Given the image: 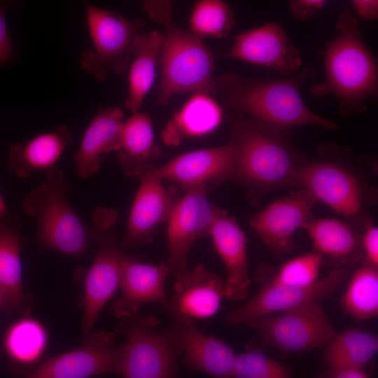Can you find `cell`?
Returning <instances> with one entry per match:
<instances>
[{
  "mask_svg": "<svg viewBox=\"0 0 378 378\" xmlns=\"http://www.w3.org/2000/svg\"><path fill=\"white\" fill-rule=\"evenodd\" d=\"M86 22L92 50H85L80 66L99 81L110 71L124 74L132 59L135 36L144 23L140 19H127L113 10L85 3Z\"/></svg>",
  "mask_w": 378,
  "mask_h": 378,
  "instance_id": "obj_9",
  "label": "cell"
},
{
  "mask_svg": "<svg viewBox=\"0 0 378 378\" xmlns=\"http://www.w3.org/2000/svg\"><path fill=\"white\" fill-rule=\"evenodd\" d=\"M316 74L311 66L278 78H243L229 73L215 79L214 94L233 113L279 127L316 125L336 130L337 123L312 111L302 97L301 88Z\"/></svg>",
  "mask_w": 378,
  "mask_h": 378,
  "instance_id": "obj_2",
  "label": "cell"
},
{
  "mask_svg": "<svg viewBox=\"0 0 378 378\" xmlns=\"http://www.w3.org/2000/svg\"><path fill=\"white\" fill-rule=\"evenodd\" d=\"M328 370L363 369L378 351V337L358 328L336 333L325 346Z\"/></svg>",
  "mask_w": 378,
  "mask_h": 378,
  "instance_id": "obj_28",
  "label": "cell"
},
{
  "mask_svg": "<svg viewBox=\"0 0 378 378\" xmlns=\"http://www.w3.org/2000/svg\"><path fill=\"white\" fill-rule=\"evenodd\" d=\"M44 173V180L25 197L24 211L36 219V237L42 248L80 257L88 248L91 227L72 208L69 202L72 188L63 172L55 167Z\"/></svg>",
  "mask_w": 378,
  "mask_h": 378,
  "instance_id": "obj_5",
  "label": "cell"
},
{
  "mask_svg": "<svg viewBox=\"0 0 378 378\" xmlns=\"http://www.w3.org/2000/svg\"><path fill=\"white\" fill-rule=\"evenodd\" d=\"M162 41L163 33L158 30L140 31L134 37L133 59L128 67V93L124 102L132 113L139 111L153 85Z\"/></svg>",
  "mask_w": 378,
  "mask_h": 378,
  "instance_id": "obj_26",
  "label": "cell"
},
{
  "mask_svg": "<svg viewBox=\"0 0 378 378\" xmlns=\"http://www.w3.org/2000/svg\"><path fill=\"white\" fill-rule=\"evenodd\" d=\"M172 1L147 0L141 7L147 16L163 27L158 64L161 79L157 104H167L181 93L214 94L215 58L202 38L180 28L173 18Z\"/></svg>",
  "mask_w": 378,
  "mask_h": 378,
  "instance_id": "obj_4",
  "label": "cell"
},
{
  "mask_svg": "<svg viewBox=\"0 0 378 378\" xmlns=\"http://www.w3.org/2000/svg\"><path fill=\"white\" fill-rule=\"evenodd\" d=\"M337 36L324 50V79L314 85L312 96L336 98L342 115L360 113L365 101L378 91L377 60L364 41L359 20L349 9L335 22Z\"/></svg>",
  "mask_w": 378,
  "mask_h": 378,
  "instance_id": "obj_3",
  "label": "cell"
},
{
  "mask_svg": "<svg viewBox=\"0 0 378 378\" xmlns=\"http://www.w3.org/2000/svg\"><path fill=\"white\" fill-rule=\"evenodd\" d=\"M326 4L324 0H293L288 6L293 18L304 22L315 18Z\"/></svg>",
  "mask_w": 378,
  "mask_h": 378,
  "instance_id": "obj_36",
  "label": "cell"
},
{
  "mask_svg": "<svg viewBox=\"0 0 378 378\" xmlns=\"http://www.w3.org/2000/svg\"><path fill=\"white\" fill-rule=\"evenodd\" d=\"M349 274L348 268H338L311 286L298 287L275 283L260 271L257 277L261 283L259 291L244 305L227 314V324L235 326L255 318L321 302L335 293Z\"/></svg>",
  "mask_w": 378,
  "mask_h": 378,
  "instance_id": "obj_11",
  "label": "cell"
},
{
  "mask_svg": "<svg viewBox=\"0 0 378 378\" xmlns=\"http://www.w3.org/2000/svg\"><path fill=\"white\" fill-rule=\"evenodd\" d=\"M21 239L16 228L0 226V289L10 311H26L27 296L22 284Z\"/></svg>",
  "mask_w": 378,
  "mask_h": 378,
  "instance_id": "obj_29",
  "label": "cell"
},
{
  "mask_svg": "<svg viewBox=\"0 0 378 378\" xmlns=\"http://www.w3.org/2000/svg\"><path fill=\"white\" fill-rule=\"evenodd\" d=\"M223 57L270 69L284 77L298 73L302 59L282 26L267 22L238 34Z\"/></svg>",
  "mask_w": 378,
  "mask_h": 378,
  "instance_id": "obj_15",
  "label": "cell"
},
{
  "mask_svg": "<svg viewBox=\"0 0 378 378\" xmlns=\"http://www.w3.org/2000/svg\"><path fill=\"white\" fill-rule=\"evenodd\" d=\"M322 257L316 252L294 258L279 268L270 278L275 283L290 286L304 287L318 279Z\"/></svg>",
  "mask_w": 378,
  "mask_h": 378,
  "instance_id": "obj_34",
  "label": "cell"
},
{
  "mask_svg": "<svg viewBox=\"0 0 378 378\" xmlns=\"http://www.w3.org/2000/svg\"><path fill=\"white\" fill-rule=\"evenodd\" d=\"M231 139L235 150L230 181L247 189L258 204L271 190L297 186V176L307 156L293 146L290 129L249 116L232 113Z\"/></svg>",
  "mask_w": 378,
  "mask_h": 378,
  "instance_id": "obj_1",
  "label": "cell"
},
{
  "mask_svg": "<svg viewBox=\"0 0 378 378\" xmlns=\"http://www.w3.org/2000/svg\"><path fill=\"white\" fill-rule=\"evenodd\" d=\"M0 310L10 311L6 298L1 289H0Z\"/></svg>",
  "mask_w": 378,
  "mask_h": 378,
  "instance_id": "obj_40",
  "label": "cell"
},
{
  "mask_svg": "<svg viewBox=\"0 0 378 378\" xmlns=\"http://www.w3.org/2000/svg\"><path fill=\"white\" fill-rule=\"evenodd\" d=\"M115 334L98 330L77 348L48 358L25 378H89L104 374L120 375L122 344Z\"/></svg>",
  "mask_w": 378,
  "mask_h": 378,
  "instance_id": "obj_12",
  "label": "cell"
},
{
  "mask_svg": "<svg viewBox=\"0 0 378 378\" xmlns=\"http://www.w3.org/2000/svg\"><path fill=\"white\" fill-rule=\"evenodd\" d=\"M141 258L139 255H130L125 262L119 288L121 295L111 307V314L118 318L139 313L144 304L164 305L169 300L164 290L170 274L166 263L142 262Z\"/></svg>",
  "mask_w": 378,
  "mask_h": 378,
  "instance_id": "obj_19",
  "label": "cell"
},
{
  "mask_svg": "<svg viewBox=\"0 0 378 378\" xmlns=\"http://www.w3.org/2000/svg\"><path fill=\"white\" fill-rule=\"evenodd\" d=\"M118 159L124 173L138 180L158 167L160 150L148 113L136 112L124 122Z\"/></svg>",
  "mask_w": 378,
  "mask_h": 378,
  "instance_id": "obj_23",
  "label": "cell"
},
{
  "mask_svg": "<svg viewBox=\"0 0 378 378\" xmlns=\"http://www.w3.org/2000/svg\"><path fill=\"white\" fill-rule=\"evenodd\" d=\"M316 252L341 262H354L361 255L360 236L349 223L337 218L310 219L303 227Z\"/></svg>",
  "mask_w": 378,
  "mask_h": 378,
  "instance_id": "obj_27",
  "label": "cell"
},
{
  "mask_svg": "<svg viewBox=\"0 0 378 378\" xmlns=\"http://www.w3.org/2000/svg\"><path fill=\"white\" fill-rule=\"evenodd\" d=\"M235 150L230 141L225 145L182 153L158 167L161 179L176 183L184 191L195 188L210 190L220 183L230 181Z\"/></svg>",
  "mask_w": 378,
  "mask_h": 378,
  "instance_id": "obj_18",
  "label": "cell"
},
{
  "mask_svg": "<svg viewBox=\"0 0 378 378\" xmlns=\"http://www.w3.org/2000/svg\"><path fill=\"white\" fill-rule=\"evenodd\" d=\"M316 378H370V374L363 369H346L331 371Z\"/></svg>",
  "mask_w": 378,
  "mask_h": 378,
  "instance_id": "obj_39",
  "label": "cell"
},
{
  "mask_svg": "<svg viewBox=\"0 0 378 378\" xmlns=\"http://www.w3.org/2000/svg\"><path fill=\"white\" fill-rule=\"evenodd\" d=\"M223 116L222 107L210 94L192 93L167 123L163 141L177 146L185 139L207 135L217 129Z\"/></svg>",
  "mask_w": 378,
  "mask_h": 378,
  "instance_id": "obj_25",
  "label": "cell"
},
{
  "mask_svg": "<svg viewBox=\"0 0 378 378\" xmlns=\"http://www.w3.org/2000/svg\"><path fill=\"white\" fill-rule=\"evenodd\" d=\"M174 294L163 305L192 319H206L220 309L225 298L224 283L202 264L174 275Z\"/></svg>",
  "mask_w": 378,
  "mask_h": 378,
  "instance_id": "obj_21",
  "label": "cell"
},
{
  "mask_svg": "<svg viewBox=\"0 0 378 378\" xmlns=\"http://www.w3.org/2000/svg\"><path fill=\"white\" fill-rule=\"evenodd\" d=\"M318 157H307L300 167L297 186L306 190L318 202L350 220L363 219L369 200L368 188L356 165L360 158L335 144L321 145Z\"/></svg>",
  "mask_w": 378,
  "mask_h": 378,
  "instance_id": "obj_6",
  "label": "cell"
},
{
  "mask_svg": "<svg viewBox=\"0 0 378 378\" xmlns=\"http://www.w3.org/2000/svg\"><path fill=\"white\" fill-rule=\"evenodd\" d=\"M10 4L9 1L0 3V66L9 62L14 52L13 41L6 20V10Z\"/></svg>",
  "mask_w": 378,
  "mask_h": 378,
  "instance_id": "obj_37",
  "label": "cell"
},
{
  "mask_svg": "<svg viewBox=\"0 0 378 378\" xmlns=\"http://www.w3.org/2000/svg\"><path fill=\"white\" fill-rule=\"evenodd\" d=\"M73 141L70 129L65 125L54 131L38 134L25 144L15 143L8 153L10 169L20 178H29L38 172L55 168L62 153Z\"/></svg>",
  "mask_w": 378,
  "mask_h": 378,
  "instance_id": "obj_24",
  "label": "cell"
},
{
  "mask_svg": "<svg viewBox=\"0 0 378 378\" xmlns=\"http://www.w3.org/2000/svg\"><path fill=\"white\" fill-rule=\"evenodd\" d=\"M227 271L225 298L241 300L248 296L251 284L247 259V237L235 218L219 207L209 235Z\"/></svg>",
  "mask_w": 378,
  "mask_h": 378,
  "instance_id": "obj_20",
  "label": "cell"
},
{
  "mask_svg": "<svg viewBox=\"0 0 378 378\" xmlns=\"http://www.w3.org/2000/svg\"><path fill=\"white\" fill-rule=\"evenodd\" d=\"M190 31L201 38L226 37L235 23L231 7L221 0L195 2L189 18Z\"/></svg>",
  "mask_w": 378,
  "mask_h": 378,
  "instance_id": "obj_32",
  "label": "cell"
},
{
  "mask_svg": "<svg viewBox=\"0 0 378 378\" xmlns=\"http://www.w3.org/2000/svg\"><path fill=\"white\" fill-rule=\"evenodd\" d=\"M352 7L358 17L366 20H377L378 18V1L353 0Z\"/></svg>",
  "mask_w": 378,
  "mask_h": 378,
  "instance_id": "obj_38",
  "label": "cell"
},
{
  "mask_svg": "<svg viewBox=\"0 0 378 378\" xmlns=\"http://www.w3.org/2000/svg\"><path fill=\"white\" fill-rule=\"evenodd\" d=\"M244 324L262 344L284 352H302L326 346L335 332L320 302L255 318Z\"/></svg>",
  "mask_w": 378,
  "mask_h": 378,
  "instance_id": "obj_10",
  "label": "cell"
},
{
  "mask_svg": "<svg viewBox=\"0 0 378 378\" xmlns=\"http://www.w3.org/2000/svg\"><path fill=\"white\" fill-rule=\"evenodd\" d=\"M117 219V211L112 209L99 206L93 212L91 240L97 244V251L85 278L81 300L83 342L90 336L102 310L119 289L123 267L130 256L115 239L113 227Z\"/></svg>",
  "mask_w": 378,
  "mask_h": 378,
  "instance_id": "obj_7",
  "label": "cell"
},
{
  "mask_svg": "<svg viewBox=\"0 0 378 378\" xmlns=\"http://www.w3.org/2000/svg\"><path fill=\"white\" fill-rule=\"evenodd\" d=\"M344 311L357 320L378 314L377 267L364 263L352 274L342 298Z\"/></svg>",
  "mask_w": 378,
  "mask_h": 378,
  "instance_id": "obj_31",
  "label": "cell"
},
{
  "mask_svg": "<svg viewBox=\"0 0 378 378\" xmlns=\"http://www.w3.org/2000/svg\"><path fill=\"white\" fill-rule=\"evenodd\" d=\"M360 250L365 264L378 266V228L368 223L360 236Z\"/></svg>",
  "mask_w": 378,
  "mask_h": 378,
  "instance_id": "obj_35",
  "label": "cell"
},
{
  "mask_svg": "<svg viewBox=\"0 0 378 378\" xmlns=\"http://www.w3.org/2000/svg\"><path fill=\"white\" fill-rule=\"evenodd\" d=\"M48 344V334L37 319L24 317L14 322L7 330L4 347L13 363L31 365L44 354Z\"/></svg>",
  "mask_w": 378,
  "mask_h": 378,
  "instance_id": "obj_30",
  "label": "cell"
},
{
  "mask_svg": "<svg viewBox=\"0 0 378 378\" xmlns=\"http://www.w3.org/2000/svg\"><path fill=\"white\" fill-rule=\"evenodd\" d=\"M6 211L5 202L0 195V218H3L6 214Z\"/></svg>",
  "mask_w": 378,
  "mask_h": 378,
  "instance_id": "obj_41",
  "label": "cell"
},
{
  "mask_svg": "<svg viewBox=\"0 0 378 378\" xmlns=\"http://www.w3.org/2000/svg\"><path fill=\"white\" fill-rule=\"evenodd\" d=\"M316 203L306 190L293 191L253 214L249 224L272 251L284 255L292 251L294 233L313 218Z\"/></svg>",
  "mask_w": 378,
  "mask_h": 378,
  "instance_id": "obj_17",
  "label": "cell"
},
{
  "mask_svg": "<svg viewBox=\"0 0 378 378\" xmlns=\"http://www.w3.org/2000/svg\"><path fill=\"white\" fill-rule=\"evenodd\" d=\"M173 318L164 329L184 366L214 378H234L237 354L223 340L203 333L194 319L167 308Z\"/></svg>",
  "mask_w": 378,
  "mask_h": 378,
  "instance_id": "obj_13",
  "label": "cell"
},
{
  "mask_svg": "<svg viewBox=\"0 0 378 378\" xmlns=\"http://www.w3.org/2000/svg\"><path fill=\"white\" fill-rule=\"evenodd\" d=\"M155 170L139 179L140 185L130 210L127 230L119 242L122 250L152 242L181 197L178 188L165 187Z\"/></svg>",
  "mask_w": 378,
  "mask_h": 378,
  "instance_id": "obj_16",
  "label": "cell"
},
{
  "mask_svg": "<svg viewBox=\"0 0 378 378\" xmlns=\"http://www.w3.org/2000/svg\"><path fill=\"white\" fill-rule=\"evenodd\" d=\"M208 192L202 188L185 191L167 221L166 265L173 276L187 268L195 241L209 235L219 206L209 201Z\"/></svg>",
  "mask_w": 378,
  "mask_h": 378,
  "instance_id": "obj_14",
  "label": "cell"
},
{
  "mask_svg": "<svg viewBox=\"0 0 378 378\" xmlns=\"http://www.w3.org/2000/svg\"><path fill=\"white\" fill-rule=\"evenodd\" d=\"M234 378H293L284 364L266 355L260 348L248 347L237 354Z\"/></svg>",
  "mask_w": 378,
  "mask_h": 378,
  "instance_id": "obj_33",
  "label": "cell"
},
{
  "mask_svg": "<svg viewBox=\"0 0 378 378\" xmlns=\"http://www.w3.org/2000/svg\"><path fill=\"white\" fill-rule=\"evenodd\" d=\"M159 320L139 312L121 319L115 330L126 337L120 376L124 378H178L179 357Z\"/></svg>",
  "mask_w": 378,
  "mask_h": 378,
  "instance_id": "obj_8",
  "label": "cell"
},
{
  "mask_svg": "<svg viewBox=\"0 0 378 378\" xmlns=\"http://www.w3.org/2000/svg\"><path fill=\"white\" fill-rule=\"evenodd\" d=\"M124 115V111L118 106H99L74 158L80 178L92 177L100 169L102 155L118 151Z\"/></svg>",
  "mask_w": 378,
  "mask_h": 378,
  "instance_id": "obj_22",
  "label": "cell"
}]
</instances>
